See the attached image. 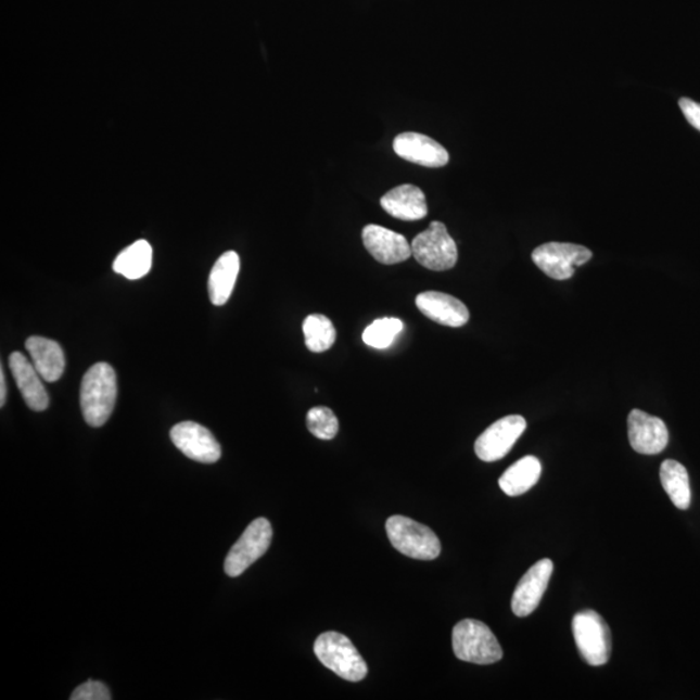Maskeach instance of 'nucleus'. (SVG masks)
Instances as JSON below:
<instances>
[{"label": "nucleus", "mask_w": 700, "mask_h": 700, "mask_svg": "<svg viewBox=\"0 0 700 700\" xmlns=\"http://www.w3.org/2000/svg\"><path fill=\"white\" fill-rule=\"evenodd\" d=\"M117 377L112 366L99 362L85 373L81 384V409L86 423L102 427L115 409Z\"/></svg>", "instance_id": "f257e3e1"}, {"label": "nucleus", "mask_w": 700, "mask_h": 700, "mask_svg": "<svg viewBox=\"0 0 700 700\" xmlns=\"http://www.w3.org/2000/svg\"><path fill=\"white\" fill-rule=\"evenodd\" d=\"M316 657L326 669L336 673L346 682L358 683L368 675L361 653L355 648L348 637L338 632H326L317 638L315 644Z\"/></svg>", "instance_id": "f03ea898"}, {"label": "nucleus", "mask_w": 700, "mask_h": 700, "mask_svg": "<svg viewBox=\"0 0 700 700\" xmlns=\"http://www.w3.org/2000/svg\"><path fill=\"white\" fill-rule=\"evenodd\" d=\"M453 650L459 660L473 664H493L504 657L501 646L488 625L466 619L453 629Z\"/></svg>", "instance_id": "7ed1b4c3"}, {"label": "nucleus", "mask_w": 700, "mask_h": 700, "mask_svg": "<svg viewBox=\"0 0 700 700\" xmlns=\"http://www.w3.org/2000/svg\"><path fill=\"white\" fill-rule=\"evenodd\" d=\"M386 535L402 555L419 560L436 559L442 544L435 532L410 518L395 516L386 520Z\"/></svg>", "instance_id": "20e7f679"}, {"label": "nucleus", "mask_w": 700, "mask_h": 700, "mask_svg": "<svg viewBox=\"0 0 700 700\" xmlns=\"http://www.w3.org/2000/svg\"><path fill=\"white\" fill-rule=\"evenodd\" d=\"M573 637L585 662L599 666L609 662L612 651L611 631L598 612L584 610L572 620Z\"/></svg>", "instance_id": "39448f33"}, {"label": "nucleus", "mask_w": 700, "mask_h": 700, "mask_svg": "<svg viewBox=\"0 0 700 700\" xmlns=\"http://www.w3.org/2000/svg\"><path fill=\"white\" fill-rule=\"evenodd\" d=\"M412 256L423 268L433 271H445L455 268L458 262V250L455 239L450 237L443 222H432L430 228L412 240Z\"/></svg>", "instance_id": "423d86ee"}, {"label": "nucleus", "mask_w": 700, "mask_h": 700, "mask_svg": "<svg viewBox=\"0 0 700 700\" xmlns=\"http://www.w3.org/2000/svg\"><path fill=\"white\" fill-rule=\"evenodd\" d=\"M272 529L268 519L258 518L246 526L238 543L232 546L225 560V572L238 577L268 551Z\"/></svg>", "instance_id": "0eeeda50"}, {"label": "nucleus", "mask_w": 700, "mask_h": 700, "mask_svg": "<svg viewBox=\"0 0 700 700\" xmlns=\"http://www.w3.org/2000/svg\"><path fill=\"white\" fill-rule=\"evenodd\" d=\"M593 253L584 245L572 243H546L532 253L533 263L546 276L556 280L570 279L576 266L590 262Z\"/></svg>", "instance_id": "6e6552de"}, {"label": "nucleus", "mask_w": 700, "mask_h": 700, "mask_svg": "<svg viewBox=\"0 0 700 700\" xmlns=\"http://www.w3.org/2000/svg\"><path fill=\"white\" fill-rule=\"evenodd\" d=\"M525 429L526 422L522 416H509L497 420L476 440V456L484 462L499 461L509 455Z\"/></svg>", "instance_id": "1a4fd4ad"}, {"label": "nucleus", "mask_w": 700, "mask_h": 700, "mask_svg": "<svg viewBox=\"0 0 700 700\" xmlns=\"http://www.w3.org/2000/svg\"><path fill=\"white\" fill-rule=\"evenodd\" d=\"M170 438L173 444L193 461L209 464L221 458V445L208 429L199 423L176 424L170 431Z\"/></svg>", "instance_id": "9d476101"}, {"label": "nucleus", "mask_w": 700, "mask_h": 700, "mask_svg": "<svg viewBox=\"0 0 700 700\" xmlns=\"http://www.w3.org/2000/svg\"><path fill=\"white\" fill-rule=\"evenodd\" d=\"M552 570L555 564L551 560L543 559L526 571L512 596L511 609L517 616H529L537 609L548 588Z\"/></svg>", "instance_id": "9b49d317"}, {"label": "nucleus", "mask_w": 700, "mask_h": 700, "mask_svg": "<svg viewBox=\"0 0 700 700\" xmlns=\"http://www.w3.org/2000/svg\"><path fill=\"white\" fill-rule=\"evenodd\" d=\"M628 436L632 448L639 455L656 456L669 445L670 433L658 417L642 410H632L628 417Z\"/></svg>", "instance_id": "f8f14e48"}, {"label": "nucleus", "mask_w": 700, "mask_h": 700, "mask_svg": "<svg viewBox=\"0 0 700 700\" xmlns=\"http://www.w3.org/2000/svg\"><path fill=\"white\" fill-rule=\"evenodd\" d=\"M362 240L370 255L383 265L406 262L412 255L411 245L402 233L368 225L362 231Z\"/></svg>", "instance_id": "ddd939ff"}, {"label": "nucleus", "mask_w": 700, "mask_h": 700, "mask_svg": "<svg viewBox=\"0 0 700 700\" xmlns=\"http://www.w3.org/2000/svg\"><path fill=\"white\" fill-rule=\"evenodd\" d=\"M393 150L406 162L425 166V168H442L449 163V153L442 144L430 137L418 132H403L393 140Z\"/></svg>", "instance_id": "4468645a"}, {"label": "nucleus", "mask_w": 700, "mask_h": 700, "mask_svg": "<svg viewBox=\"0 0 700 700\" xmlns=\"http://www.w3.org/2000/svg\"><path fill=\"white\" fill-rule=\"evenodd\" d=\"M417 308L427 318L438 324L448 327H462L470 319V311L467 306L455 296L448 293L429 291L419 293L416 298Z\"/></svg>", "instance_id": "2eb2a0df"}, {"label": "nucleus", "mask_w": 700, "mask_h": 700, "mask_svg": "<svg viewBox=\"0 0 700 700\" xmlns=\"http://www.w3.org/2000/svg\"><path fill=\"white\" fill-rule=\"evenodd\" d=\"M9 365L26 405L35 411L49 408L50 398L35 365L20 352L12 353Z\"/></svg>", "instance_id": "dca6fc26"}, {"label": "nucleus", "mask_w": 700, "mask_h": 700, "mask_svg": "<svg viewBox=\"0 0 700 700\" xmlns=\"http://www.w3.org/2000/svg\"><path fill=\"white\" fill-rule=\"evenodd\" d=\"M380 205L390 216L408 222L419 221L429 213L423 191L412 184L398 186L386 192Z\"/></svg>", "instance_id": "f3484780"}, {"label": "nucleus", "mask_w": 700, "mask_h": 700, "mask_svg": "<svg viewBox=\"0 0 700 700\" xmlns=\"http://www.w3.org/2000/svg\"><path fill=\"white\" fill-rule=\"evenodd\" d=\"M25 348L44 382L53 383L62 378L65 370V356L59 343L51 339L31 336L26 340Z\"/></svg>", "instance_id": "a211bd4d"}, {"label": "nucleus", "mask_w": 700, "mask_h": 700, "mask_svg": "<svg viewBox=\"0 0 700 700\" xmlns=\"http://www.w3.org/2000/svg\"><path fill=\"white\" fill-rule=\"evenodd\" d=\"M240 270L237 252L229 251L217 259L208 280L209 297L213 305L222 306L229 302Z\"/></svg>", "instance_id": "6ab92c4d"}, {"label": "nucleus", "mask_w": 700, "mask_h": 700, "mask_svg": "<svg viewBox=\"0 0 700 700\" xmlns=\"http://www.w3.org/2000/svg\"><path fill=\"white\" fill-rule=\"evenodd\" d=\"M542 476V462L538 458L526 456L513 463L499 478V488L510 497L524 495L535 486Z\"/></svg>", "instance_id": "aec40b11"}, {"label": "nucleus", "mask_w": 700, "mask_h": 700, "mask_svg": "<svg viewBox=\"0 0 700 700\" xmlns=\"http://www.w3.org/2000/svg\"><path fill=\"white\" fill-rule=\"evenodd\" d=\"M660 482L677 509H689L691 504L690 480L688 471L682 463L666 459L660 467Z\"/></svg>", "instance_id": "412c9836"}, {"label": "nucleus", "mask_w": 700, "mask_h": 700, "mask_svg": "<svg viewBox=\"0 0 700 700\" xmlns=\"http://www.w3.org/2000/svg\"><path fill=\"white\" fill-rule=\"evenodd\" d=\"M152 268V246L147 240H138L125 249L113 263V270L119 276L136 280L149 275Z\"/></svg>", "instance_id": "4be33fe9"}, {"label": "nucleus", "mask_w": 700, "mask_h": 700, "mask_svg": "<svg viewBox=\"0 0 700 700\" xmlns=\"http://www.w3.org/2000/svg\"><path fill=\"white\" fill-rule=\"evenodd\" d=\"M303 331L305 335V345L313 353H322L329 351L336 340L335 326L331 319L322 315H311L306 317Z\"/></svg>", "instance_id": "5701e85b"}, {"label": "nucleus", "mask_w": 700, "mask_h": 700, "mask_svg": "<svg viewBox=\"0 0 700 700\" xmlns=\"http://www.w3.org/2000/svg\"><path fill=\"white\" fill-rule=\"evenodd\" d=\"M404 330V323L398 318H382L373 321L364 331V342L376 349H386L395 343L396 338Z\"/></svg>", "instance_id": "b1692460"}, {"label": "nucleus", "mask_w": 700, "mask_h": 700, "mask_svg": "<svg viewBox=\"0 0 700 700\" xmlns=\"http://www.w3.org/2000/svg\"><path fill=\"white\" fill-rule=\"evenodd\" d=\"M308 430L318 438L332 440L339 432V420L333 411L324 406L309 410L306 416Z\"/></svg>", "instance_id": "393cba45"}, {"label": "nucleus", "mask_w": 700, "mask_h": 700, "mask_svg": "<svg viewBox=\"0 0 700 700\" xmlns=\"http://www.w3.org/2000/svg\"><path fill=\"white\" fill-rule=\"evenodd\" d=\"M111 692L103 683L89 679L73 691L71 700H111Z\"/></svg>", "instance_id": "a878e982"}, {"label": "nucleus", "mask_w": 700, "mask_h": 700, "mask_svg": "<svg viewBox=\"0 0 700 700\" xmlns=\"http://www.w3.org/2000/svg\"><path fill=\"white\" fill-rule=\"evenodd\" d=\"M678 104L688 123L700 131V104L689 98L679 99Z\"/></svg>", "instance_id": "bb28decb"}, {"label": "nucleus", "mask_w": 700, "mask_h": 700, "mask_svg": "<svg viewBox=\"0 0 700 700\" xmlns=\"http://www.w3.org/2000/svg\"><path fill=\"white\" fill-rule=\"evenodd\" d=\"M7 399V385L3 368L0 369V406H4Z\"/></svg>", "instance_id": "cd10ccee"}]
</instances>
